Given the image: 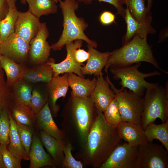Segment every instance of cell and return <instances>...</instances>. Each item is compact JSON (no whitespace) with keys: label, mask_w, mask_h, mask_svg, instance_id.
Segmentation results:
<instances>
[{"label":"cell","mask_w":168,"mask_h":168,"mask_svg":"<svg viewBox=\"0 0 168 168\" xmlns=\"http://www.w3.org/2000/svg\"><path fill=\"white\" fill-rule=\"evenodd\" d=\"M35 116L37 125L41 130L58 140L67 141L64 133L58 128L53 119L48 101Z\"/></svg>","instance_id":"16"},{"label":"cell","mask_w":168,"mask_h":168,"mask_svg":"<svg viewBox=\"0 0 168 168\" xmlns=\"http://www.w3.org/2000/svg\"><path fill=\"white\" fill-rule=\"evenodd\" d=\"M145 136L149 142L154 140L159 141L168 151V120L159 124H148L144 129Z\"/></svg>","instance_id":"28"},{"label":"cell","mask_w":168,"mask_h":168,"mask_svg":"<svg viewBox=\"0 0 168 168\" xmlns=\"http://www.w3.org/2000/svg\"><path fill=\"white\" fill-rule=\"evenodd\" d=\"M72 149L71 142L67 141L63 148L64 158L62 163L63 167L68 168H82L83 164L80 161L76 160L72 153Z\"/></svg>","instance_id":"36"},{"label":"cell","mask_w":168,"mask_h":168,"mask_svg":"<svg viewBox=\"0 0 168 168\" xmlns=\"http://www.w3.org/2000/svg\"><path fill=\"white\" fill-rule=\"evenodd\" d=\"M93 0H77L78 2H83L85 4H91ZM99 2L108 3L114 6L116 9L117 14L124 18L125 12V9L123 7L124 0H97Z\"/></svg>","instance_id":"39"},{"label":"cell","mask_w":168,"mask_h":168,"mask_svg":"<svg viewBox=\"0 0 168 168\" xmlns=\"http://www.w3.org/2000/svg\"><path fill=\"white\" fill-rule=\"evenodd\" d=\"M115 95L122 121L141 125L143 110L142 97L128 91L126 88L117 89L111 82L108 76L105 77Z\"/></svg>","instance_id":"7"},{"label":"cell","mask_w":168,"mask_h":168,"mask_svg":"<svg viewBox=\"0 0 168 168\" xmlns=\"http://www.w3.org/2000/svg\"><path fill=\"white\" fill-rule=\"evenodd\" d=\"M97 77L96 86L90 97L96 109L103 112L115 98V95L110 88L107 79L104 78L103 74Z\"/></svg>","instance_id":"15"},{"label":"cell","mask_w":168,"mask_h":168,"mask_svg":"<svg viewBox=\"0 0 168 168\" xmlns=\"http://www.w3.org/2000/svg\"><path fill=\"white\" fill-rule=\"evenodd\" d=\"M48 101L47 97L44 96L36 89L32 90L31 99V110L35 114L39 112Z\"/></svg>","instance_id":"38"},{"label":"cell","mask_w":168,"mask_h":168,"mask_svg":"<svg viewBox=\"0 0 168 168\" xmlns=\"http://www.w3.org/2000/svg\"><path fill=\"white\" fill-rule=\"evenodd\" d=\"M40 138L57 165L62 164L64 156L63 148L68 141L58 140L42 130L40 131Z\"/></svg>","instance_id":"23"},{"label":"cell","mask_w":168,"mask_h":168,"mask_svg":"<svg viewBox=\"0 0 168 168\" xmlns=\"http://www.w3.org/2000/svg\"><path fill=\"white\" fill-rule=\"evenodd\" d=\"M40 23L39 18L29 11L20 12L15 24L14 32L30 44L31 40L37 35Z\"/></svg>","instance_id":"13"},{"label":"cell","mask_w":168,"mask_h":168,"mask_svg":"<svg viewBox=\"0 0 168 168\" xmlns=\"http://www.w3.org/2000/svg\"><path fill=\"white\" fill-rule=\"evenodd\" d=\"M89 56L86 64L82 67V74L94 75L97 77L102 74V70L106 65L110 52H101L93 47L87 44Z\"/></svg>","instance_id":"17"},{"label":"cell","mask_w":168,"mask_h":168,"mask_svg":"<svg viewBox=\"0 0 168 168\" xmlns=\"http://www.w3.org/2000/svg\"><path fill=\"white\" fill-rule=\"evenodd\" d=\"M49 33L46 23H41L39 31L30 43L29 58L36 66L46 63L49 59L51 46L47 41Z\"/></svg>","instance_id":"10"},{"label":"cell","mask_w":168,"mask_h":168,"mask_svg":"<svg viewBox=\"0 0 168 168\" xmlns=\"http://www.w3.org/2000/svg\"><path fill=\"white\" fill-rule=\"evenodd\" d=\"M97 78L91 80L73 73H68V81L71 89V96L80 98L90 97L96 85Z\"/></svg>","instance_id":"22"},{"label":"cell","mask_w":168,"mask_h":168,"mask_svg":"<svg viewBox=\"0 0 168 168\" xmlns=\"http://www.w3.org/2000/svg\"><path fill=\"white\" fill-rule=\"evenodd\" d=\"M145 91L141 120L144 130L148 124L153 122L157 118L162 123L168 120V84L165 87L159 85Z\"/></svg>","instance_id":"5"},{"label":"cell","mask_w":168,"mask_h":168,"mask_svg":"<svg viewBox=\"0 0 168 168\" xmlns=\"http://www.w3.org/2000/svg\"><path fill=\"white\" fill-rule=\"evenodd\" d=\"M141 62L134 65L122 67H110V71L114 79L119 80V85L122 88H128L134 94L142 97L146 90L158 86V83L148 82L145 78L156 75L161 73L157 71L148 73H143L138 70Z\"/></svg>","instance_id":"6"},{"label":"cell","mask_w":168,"mask_h":168,"mask_svg":"<svg viewBox=\"0 0 168 168\" xmlns=\"http://www.w3.org/2000/svg\"><path fill=\"white\" fill-rule=\"evenodd\" d=\"M2 40L1 34H0V45L2 43Z\"/></svg>","instance_id":"46"},{"label":"cell","mask_w":168,"mask_h":168,"mask_svg":"<svg viewBox=\"0 0 168 168\" xmlns=\"http://www.w3.org/2000/svg\"><path fill=\"white\" fill-rule=\"evenodd\" d=\"M103 113L106 121L114 127L122 122L115 97Z\"/></svg>","instance_id":"33"},{"label":"cell","mask_w":168,"mask_h":168,"mask_svg":"<svg viewBox=\"0 0 168 168\" xmlns=\"http://www.w3.org/2000/svg\"><path fill=\"white\" fill-rule=\"evenodd\" d=\"M11 88L13 105L34 114L31 105L32 88L28 82L22 79Z\"/></svg>","instance_id":"20"},{"label":"cell","mask_w":168,"mask_h":168,"mask_svg":"<svg viewBox=\"0 0 168 168\" xmlns=\"http://www.w3.org/2000/svg\"><path fill=\"white\" fill-rule=\"evenodd\" d=\"M59 2L63 17V30L58 41L51 46V49L60 50L66 44L77 40L84 41L87 44L96 48V42L90 39L84 32L88 26L87 23L84 18L78 17L76 14L75 11L79 7L78 2L72 0Z\"/></svg>","instance_id":"4"},{"label":"cell","mask_w":168,"mask_h":168,"mask_svg":"<svg viewBox=\"0 0 168 168\" xmlns=\"http://www.w3.org/2000/svg\"><path fill=\"white\" fill-rule=\"evenodd\" d=\"M163 146L150 142L138 146V168H167L168 151Z\"/></svg>","instance_id":"9"},{"label":"cell","mask_w":168,"mask_h":168,"mask_svg":"<svg viewBox=\"0 0 168 168\" xmlns=\"http://www.w3.org/2000/svg\"><path fill=\"white\" fill-rule=\"evenodd\" d=\"M26 2L29 5L28 10L38 18L57 12L58 6L53 0H26Z\"/></svg>","instance_id":"30"},{"label":"cell","mask_w":168,"mask_h":168,"mask_svg":"<svg viewBox=\"0 0 168 168\" xmlns=\"http://www.w3.org/2000/svg\"><path fill=\"white\" fill-rule=\"evenodd\" d=\"M97 115V110L90 97L71 96L63 114L66 135L71 134L82 147L85 142Z\"/></svg>","instance_id":"2"},{"label":"cell","mask_w":168,"mask_h":168,"mask_svg":"<svg viewBox=\"0 0 168 168\" xmlns=\"http://www.w3.org/2000/svg\"><path fill=\"white\" fill-rule=\"evenodd\" d=\"M147 38H142L138 35L134 36L120 48L110 52L105 70L108 74L110 67H122L132 65L142 62L148 63L162 72L155 58L151 47L148 44Z\"/></svg>","instance_id":"3"},{"label":"cell","mask_w":168,"mask_h":168,"mask_svg":"<svg viewBox=\"0 0 168 168\" xmlns=\"http://www.w3.org/2000/svg\"><path fill=\"white\" fill-rule=\"evenodd\" d=\"M9 9L7 0H0V22L5 18L8 12Z\"/></svg>","instance_id":"42"},{"label":"cell","mask_w":168,"mask_h":168,"mask_svg":"<svg viewBox=\"0 0 168 168\" xmlns=\"http://www.w3.org/2000/svg\"><path fill=\"white\" fill-rule=\"evenodd\" d=\"M117 128L121 139L132 146H138L149 142L141 125L122 122Z\"/></svg>","instance_id":"18"},{"label":"cell","mask_w":168,"mask_h":168,"mask_svg":"<svg viewBox=\"0 0 168 168\" xmlns=\"http://www.w3.org/2000/svg\"><path fill=\"white\" fill-rule=\"evenodd\" d=\"M56 3H57L59 0H53Z\"/></svg>","instance_id":"47"},{"label":"cell","mask_w":168,"mask_h":168,"mask_svg":"<svg viewBox=\"0 0 168 168\" xmlns=\"http://www.w3.org/2000/svg\"><path fill=\"white\" fill-rule=\"evenodd\" d=\"M1 151L4 164L6 168H20L21 160L16 157L5 146L1 144Z\"/></svg>","instance_id":"37"},{"label":"cell","mask_w":168,"mask_h":168,"mask_svg":"<svg viewBox=\"0 0 168 168\" xmlns=\"http://www.w3.org/2000/svg\"><path fill=\"white\" fill-rule=\"evenodd\" d=\"M82 43V40H77L66 44L65 45L67 51L66 58L60 63H56L54 59H49L45 64L49 65L52 68L54 72L53 77L57 76L61 74L73 73L82 77H84V76L81 73L82 66L83 64L77 63L73 55L74 51L81 48Z\"/></svg>","instance_id":"12"},{"label":"cell","mask_w":168,"mask_h":168,"mask_svg":"<svg viewBox=\"0 0 168 168\" xmlns=\"http://www.w3.org/2000/svg\"><path fill=\"white\" fill-rule=\"evenodd\" d=\"M68 73L62 76L53 77L50 82L47 83V87L49 96V105L53 113L56 115L59 110L57 104L59 98L65 97L69 87L68 81Z\"/></svg>","instance_id":"14"},{"label":"cell","mask_w":168,"mask_h":168,"mask_svg":"<svg viewBox=\"0 0 168 168\" xmlns=\"http://www.w3.org/2000/svg\"><path fill=\"white\" fill-rule=\"evenodd\" d=\"M9 11L5 18L0 22V33L2 42L14 32L15 26L20 12L16 8V0H7Z\"/></svg>","instance_id":"27"},{"label":"cell","mask_w":168,"mask_h":168,"mask_svg":"<svg viewBox=\"0 0 168 168\" xmlns=\"http://www.w3.org/2000/svg\"><path fill=\"white\" fill-rule=\"evenodd\" d=\"M115 16L111 12L105 11L100 15L99 20L100 23L103 25H109L115 22Z\"/></svg>","instance_id":"40"},{"label":"cell","mask_w":168,"mask_h":168,"mask_svg":"<svg viewBox=\"0 0 168 168\" xmlns=\"http://www.w3.org/2000/svg\"><path fill=\"white\" fill-rule=\"evenodd\" d=\"M9 114L10 121V130L9 142L7 148L19 160H28L30 159L29 154L22 145L17 130L16 122L12 117L10 110Z\"/></svg>","instance_id":"24"},{"label":"cell","mask_w":168,"mask_h":168,"mask_svg":"<svg viewBox=\"0 0 168 168\" xmlns=\"http://www.w3.org/2000/svg\"><path fill=\"white\" fill-rule=\"evenodd\" d=\"M11 108V115L16 121L26 126L33 128L35 121V117L34 114L13 105Z\"/></svg>","instance_id":"32"},{"label":"cell","mask_w":168,"mask_h":168,"mask_svg":"<svg viewBox=\"0 0 168 168\" xmlns=\"http://www.w3.org/2000/svg\"><path fill=\"white\" fill-rule=\"evenodd\" d=\"M21 3L23 4H25L26 3V0H20Z\"/></svg>","instance_id":"45"},{"label":"cell","mask_w":168,"mask_h":168,"mask_svg":"<svg viewBox=\"0 0 168 168\" xmlns=\"http://www.w3.org/2000/svg\"><path fill=\"white\" fill-rule=\"evenodd\" d=\"M13 104L11 88L7 85L4 71L0 67V113L4 109L11 108Z\"/></svg>","instance_id":"31"},{"label":"cell","mask_w":168,"mask_h":168,"mask_svg":"<svg viewBox=\"0 0 168 168\" xmlns=\"http://www.w3.org/2000/svg\"><path fill=\"white\" fill-rule=\"evenodd\" d=\"M138 146L119 144L100 168H138Z\"/></svg>","instance_id":"8"},{"label":"cell","mask_w":168,"mask_h":168,"mask_svg":"<svg viewBox=\"0 0 168 168\" xmlns=\"http://www.w3.org/2000/svg\"><path fill=\"white\" fill-rule=\"evenodd\" d=\"M144 0H124L131 14L140 22L151 24L152 17L150 11L146 7Z\"/></svg>","instance_id":"29"},{"label":"cell","mask_w":168,"mask_h":168,"mask_svg":"<svg viewBox=\"0 0 168 168\" xmlns=\"http://www.w3.org/2000/svg\"><path fill=\"white\" fill-rule=\"evenodd\" d=\"M16 122L17 130L21 143L25 150L29 154L32 140V128L17 122Z\"/></svg>","instance_id":"35"},{"label":"cell","mask_w":168,"mask_h":168,"mask_svg":"<svg viewBox=\"0 0 168 168\" xmlns=\"http://www.w3.org/2000/svg\"><path fill=\"white\" fill-rule=\"evenodd\" d=\"M29 155L30 168H39L47 166L55 168L57 165L51 156L44 149L40 138L36 135L33 136Z\"/></svg>","instance_id":"19"},{"label":"cell","mask_w":168,"mask_h":168,"mask_svg":"<svg viewBox=\"0 0 168 168\" xmlns=\"http://www.w3.org/2000/svg\"><path fill=\"white\" fill-rule=\"evenodd\" d=\"M53 71L49 65L44 64L32 68L26 67L23 79L33 83L49 82L53 75Z\"/></svg>","instance_id":"26"},{"label":"cell","mask_w":168,"mask_h":168,"mask_svg":"<svg viewBox=\"0 0 168 168\" xmlns=\"http://www.w3.org/2000/svg\"><path fill=\"white\" fill-rule=\"evenodd\" d=\"M9 109H5L0 113V143L7 147L9 142Z\"/></svg>","instance_id":"34"},{"label":"cell","mask_w":168,"mask_h":168,"mask_svg":"<svg viewBox=\"0 0 168 168\" xmlns=\"http://www.w3.org/2000/svg\"><path fill=\"white\" fill-rule=\"evenodd\" d=\"M1 145L0 143V152H1Z\"/></svg>","instance_id":"49"},{"label":"cell","mask_w":168,"mask_h":168,"mask_svg":"<svg viewBox=\"0 0 168 168\" xmlns=\"http://www.w3.org/2000/svg\"><path fill=\"white\" fill-rule=\"evenodd\" d=\"M73 55L74 59L77 63L83 64V62L87 61L88 59L89 54L88 51H86L80 48L74 51Z\"/></svg>","instance_id":"41"},{"label":"cell","mask_w":168,"mask_h":168,"mask_svg":"<svg viewBox=\"0 0 168 168\" xmlns=\"http://www.w3.org/2000/svg\"><path fill=\"white\" fill-rule=\"evenodd\" d=\"M0 63L6 75V82L9 87H11L17 82L23 79L26 67L25 65L18 64L2 55L1 57Z\"/></svg>","instance_id":"25"},{"label":"cell","mask_w":168,"mask_h":168,"mask_svg":"<svg viewBox=\"0 0 168 168\" xmlns=\"http://www.w3.org/2000/svg\"><path fill=\"white\" fill-rule=\"evenodd\" d=\"M1 55L20 64L25 65L29 58L30 44L15 32L0 45Z\"/></svg>","instance_id":"11"},{"label":"cell","mask_w":168,"mask_h":168,"mask_svg":"<svg viewBox=\"0 0 168 168\" xmlns=\"http://www.w3.org/2000/svg\"><path fill=\"white\" fill-rule=\"evenodd\" d=\"M145 1V0H144ZM147 8L148 11H150V9L152 7L153 0H147Z\"/></svg>","instance_id":"43"},{"label":"cell","mask_w":168,"mask_h":168,"mask_svg":"<svg viewBox=\"0 0 168 168\" xmlns=\"http://www.w3.org/2000/svg\"><path fill=\"white\" fill-rule=\"evenodd\" d=\"M124 17L127 25L126 34L122 39L123 44L130 40L136 35L142 38H147L148 34H154L156 30L152 27L151 24L140 22L136 20L132 16L128 7L125 9Z\"/></svg>","instance_id":"21"},{"label":"cell","mask_w":168,"mask_h":168,"mask_svg":"<svg viewBox=\"0 0 168 168\" xmlns=\"http://www.w3.org/2000/svg\"><path fill=\"white\" fill-rule=\"evenodd\" d=\"M1 51H0V67H1V63H0V59H1Z\"/></svg>","instance_id":"48"},{"label":"cell","mask_w":168,"mask_h":168,"mask_svg":"<svg viewBox=\"0 0 168 168\" xmlns=\"http://www.w3.org/2000/svg\"><path fill=\"white\" fill-rule=\"evenodd\" d=\"M97 110L86 140L75 157L84 164L100 168L121 139L117 128L106 121L102 112Z\"/></svg>","instance_id":"1"},{"label":"cell","mask_w":168,"mask_h":168,"mask_svg":"<svg viewBox=\"0 0 168 168\" xmlns=\"http://www.w3.org/2000/svg\"><path fill=\"white\" fill-rule=\"evenodd\" d=\"M6 167L3 163L2 156L1 153L0 152V168H5Z\"/></svg>","instance_id":"44"},{"label":"cell","mask_w":168,"mask_h":168,"mask_svg":"<svg viewBox=\"0 0 168 168\" xmlns=\"http://www.w3.org/2000/svg\"><path fill=\"white\" fill-rule=\"evenodd\" d=\"M73 0V1H77V0Z\"/></svg>","instance_id":"50"}]
</instances>
